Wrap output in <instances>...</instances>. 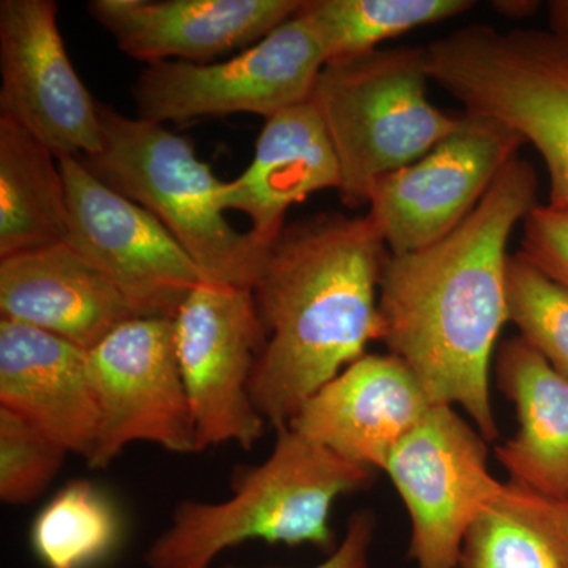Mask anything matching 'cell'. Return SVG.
I'll return each mask as SVG.
<instances>
[{
	"mask_svg": "<svg viewBox=\"0 0 568 568\" xmlns=\"http://www.w3.org/2000/svg\"><path fill=\"white\" fill-rule=\"evenodd\" d=\"M537 192L536 168L515 156L457 230L417 252L390 254L381 280V342L435 405L462 406L487 440L499 435L489 364L508 321L507 245L537 207Z\"/></svg>",
	"mask_w": 568,
	"mask_h": 568,
	"instance_id": "1",
	"label": "cell"
},
{
	"mask_svg": "<svg viewBox=\"0 0 568 568\" xmlns=\"http://www.w3.org/2000/svg\"><path fill=\"white\" fill-rule=\"evenodd\" d=\"M390 256L368 215L325 212L283 227L253 286L267 345L250 395L276 432L306 399L381 342L379 286Z\"/></svg>",
	"mask_w": 568,
	"mask_h": 568,
	"instance_id": "2",
	"label": "cell"
},
{
	"mask_svg": "<svg viewBox=\"0 0 568 568\" xmlns=\"http://www.w3.org/2000/svg\"><path fill=\"white\" fill-rule=\"evenodd\" d=\"M274 450L235 478L222 503L182 500L170 528L145 552L149 568H211L227 548L248 540L331 548L332 506L372 485L375 469L357 465L315 440L278 429Z\"/></svg>",
	"mask_w": 568,
	"mask_h": 568,
	"instance_id": "3",
	"label": "cell"
},
{
	"mask_svg": "<svg viewBox=\"0 0 568 568\" xmlns=\"http://www.w3.org/2000/svg\"><path fill=\"white\" fill-rule=\"evenodd\" d=\"M102 149L81 162L100 182L159 219L189 253L203 282L253 290L272 242L239 233L224 219V182L185 138L162 123L99 104Z\"/></svg>",
	"mask_w": 568,
	"mask_h": 568,
	"instance_id": "4",
	"label": "cell"
},
{
	"mask_svg": "<svg viewBox=\"0 0 568 568\" xmlns=\"http://www.w3.org/2000/svg\"><path fill=\"white\" fill-rule=\"evenodd\" d=\"M429 81L424 47L325 63L310 100L338 156L346 207L368 205L381 179L417 162L457 130L462 115L429 102Z\"/></svg>",
	"mask_w": 568,
	"mask_h": 568,
	"instance_id": "5",
	"label": "cell"
},
{
	"mask_svg": "<svg viewBox=\"0 0 568 568\" xmlns=\"http://www.w3.org/2000/svg\"><path fill=\"white\" fill-rule=\"evenodd\" d=\"M432 81L467 114L503 123L540 153L548 204H568V39L467 26L425 47Z\"/></svg>",
	"mask_w": 568,
	"mask_h": 568,
	"instance_id": "6",
	"label": "cell"
},
{
	"mask_svg": "<svg viewBox=\"0 0 568 568\" xmlns=\"http://www.w3.org/2000/svg\"><path fill=\"white\" fill-rule=\"evenodd\" d=\"M325 65L323 48L302 14L222 62L145 65L133 85L138 118L185 123L257 114L265 119L312 99Z\"/></svg>",
	"mask_w": 568,
	"mask_h": 568,
	"instance_id": "7",
	"label": "cell"
},
{
	"mask_svg": "<svg viewBox=\"0 0 568 568\" xmlns=\"http://www.w3.org/2000/svg\"><path fill=\"white\" fill-rule=\"evenodd\" d=\"M173 323L197 452L230 443L248 450L265 428L250 395L267 345L253 290L201 280Z\"/></svg>",
	"mask_w": 568,
	"mask_h": 568,
	"instance_id": "8",
	"label": "cell"
},
{
	"mask_svg": "<svg viewBox=\"0 0 568 568\" xmlns=\"http://www.w3.org/2000/svg\"><path fill=\"white\" fill-rule=\"evenodd\" d=\"M484 439L454 407L435 405L392 452L384 473L409 514L417 568H458L470 526L503 491Z\"/></svg>",
	"mask_w": 568,
	"mask_h": 568,
	"instance_id": "9",
	"label": "cell"
},
{
	"mask_svg": "<svg viewBox=\"0 0 568 568\" xmlns=\"http://www.w3.org/2000/svg\"><path fill=\"white\" fill-rule=\"evenodd\" d=\"M100 410L91 469H103L133 443L196 454L189 396L175 353L174 323L133 317L89 351Z\"/></svg>",
	"mask_w": 568,
	"mask_h": 568,
	"instance_id": "10",
	"label": "cell"
},
{
	"mask_svg": "<svg viewBox=\"0 0 568 568\" xmlns=\"http://www.w3.org/2000/svg\"><path fill=\"white\" fill-rule=\"evenodd\" d=\"M58 160L69 203L67 242L136 316L174 320L203 280L192 257L156 216L100 182L80 156Z\"/></svg>",
	"mask_w": 568,
	"mask_h": 568,
	"instance_id": "11",
	"label": "cell"
},
{
	"mask_svg": "<svg viewBox=\"0 0 568 568\" xmlns=\"http://www.w3.org/2000/svg\"><path fill=\"white\" fill-rule=\"evenodd\" d=\"M525 144L503 123L465 112L446 140L376 183L366 215L390 254L436 244L465 222Z\"/></svg>",
	"mask_w": 568,
	"mask_h": 568,
	"instance_id": "12",
	"label": "cell"
},
{
	"mask_svg": "<svg viewBox=\"0 0 568 568\" xmlns=\"http://www.w3.org/2000/svg\"><path fill=\"white\" fill-rule=\"evenodd\" d=\"M54 0L0 2V118L17 122L58 159L102 149L99 104L63 43Z\"/></svg>",
	"mask_w": 568,
	"mask_h": 568,
	"instance_id": "13",
	"label": "cell"
},
{
	"mask_svg": "<svg viewBox=\"0 0 568 568\" xmlns=\"http://www.w3.org/2000/svg\"><path fill=\"white\" fill-rule=\"evenodd\" d=\"M433 406L402 358L365 354L306 399L290 428L339 457L384 470Z\"/></svg>",
	"mask_w": 568,
	"mask_h": 568,
	"instance_id": "14",
	"label": "cell"
},
{
	"mask_svg": "<svg viewBox=\"0 0 568 568\" xmlns=\"http://www.w3.org/2000/svg\"><path fill=\"white\" fill-rule=\"evenodd\" d=\"M304 0H91L89 13L134 61L212 63L246 50Z\"/></svg>",
	"mask_w": 568,
	"mask_h": 568,
	"instance_id": "15",
	"label": "cell"
},
{
	"mask_svg": "<svg viewBox=\"0 0 568 568\" xmlns=\"http://www.w3.org/2000/svg\"><path fill=\"white\" fill-rule=\"evenodd\" d=\"M0 407L88 462L100 428L89 351L0 317Z\"/></svg>",
	"mask_w": 568,
	"mask_h": 568,
	"instance_id": "16",
	"label": "cell"
},
{
	"mask_svg": "<svg viewBox=\"0 0 568 568\" xmlns=\"http://www.w3.org/2000/svg\"><path fill=\"white\" fill-rule=\"evenodd\" d=\"M0 316L61 336L84 351L140 317L69 242L0 260Z\"/></svg>",
	"mask_w": 568,
	"mask_h": 568,
	"instance_id": "17",
	"label": "cell"
},
{
	"mask_svg": "<svg viewBox=\"0 0 568 568\" xmlns=\"http://www.w3.org/2000/svg\"><path fill=\"white\" fill-rule=\"evenodd\" d=\"M342 186L334 144L312 100L265 119L253 162L220 194L223 212L245 213L250 233L272 242L286 226L291 205L310 194Z\"/></svg>",
	"mask_w": 568,
	"mask_h": 568,
	"instance_id": "18",
	"label": "cell"
},
{
	"mask_svg": "<svg viewBox=\"0 0 568 568\" xmlns=\"http://www.w3.org/2000/svg\"><path fill=\"white\" fill-rule=\"evenodd\" d=\"M496 379L517 409V435L496 448L510 480L568 503V379L521 338H508Z\"/></svg>",
	"mask_w": 568,
	"mask_h": 568,
	"instance_id": "19",
	"label": "cell"
},
{
	"mask_svg": "<svg viewBox=\"0 0 568 568\" xmlns=\"http://www.w3.org/2000/svg\"><path fill=\"white\" fill-rule=\"evenodd\" d=\"M69 237L58 156L17 122L0 118V260Z\"/></svg>",
	"mask_w": 568,
	"mask_h": 568,
	"instance_id": "20",
	"label": "cell"
},
{
	"mask_svg": "<svg viewBox=\"0 0 568 568\" xmlns=\"http://www.w3.org/2000/svg\"><path fill=\"white\" fill-rule=\"evenodd\" d=\"M459 568H568V503L507 481L470 526Z\"/></svg>",
	"mask_w": 568,
	"mask_h": 568,
	"instance_id": "21",
	"label": "cell"
},
{
	"mask_svg": "<svg viewBox=\"0 0 568 568\" xmlns=\"http://www.w3.org/2000/svg\"><path fill=\"white\" fill-rule=\"evenodd\" d=\"M474 6L473 0H304L298 14L312 26L328 63L376 51L383 41Z\"/></svg>",
	"mask_w": 568,
	"mask_h": 568,
	"instance_id": "22",
	"label": "cell"
},
{
	"mask_svg": "<svg viewBox=\"0 0 568 568\" xmlns=\"http://www.w3.org/2000/svg\"><path fill=\"white\" fill-rule=\"evenodd\" d=\"M121 518L110 497L73 480L47 504L31 528V547L47 568H92L118 547Z\"/></svg>",
	"mask_w": 568,
	"mask_h": 568,
	"instance_id": "23",
	"label": "cell"
},
{
	"mask_svg": "<svg viewBox=\"0 0 568 568\" xmlns=\"http://www.w3.org/2000/svg\"><path fill=\"white\" fill-rule=\"evenodd\" d=\"M506 290L519 338L568 379V287L518 252L507 260Z\"/></svg>",
	"mask_w": 568,
	"mask_h": 568,
	"instance_id": "24",
	"label": "cell"
},
{
	"mask_svg": "<svg viewBox=\"0 0 568 568\" xmlns=\"http://www.w3.org/2000/svg\"><path fill=\"white\" fill-rule=\"evenodd\" d=\"M69 450L41 429L0 407V499L32 503L58 476Z\"/></svg>",
	"mask_w": 568,
	"mask_h": 568,
	"instance_id": "25",
	"label": "cell"
},
{
	"mask_svg": "<svg viewBox=\"0 0 568 568\" xmlns=\"http://www.w3.org/2000/svg\"><path fill=\"white\" fill-rule=\"evenodd\" d=\"M519 253L568 287V204H538L523 222Z\"/></svg>",
	"mask_w": 568,
	"mask_h": 568,
	"instance_id": "26",
	"label": "cell"
},
{
	"mask_svg": "<svg viewBox=\"0 0 568 568\" xmlns=\"http://www.w3.org/2000/svg\"><path fill=\"white\" fill-rule=\"evenodd\" d=\"M375 529L376 519L372 511H355L347 523L345 537L338 547L324 562L313 568H369V548Z\"/></svg>",
	"mask_w": 568,
	"mask_h": 568,
	"instance_id": "27",
	"label": "cell"
},
{
	"mask_svg": "<svg viewBox=\"0 0 568 568\" xmlns=\"http://www.w3.org/2000/svg\"><path fill=\"white\" fill-rule=\"evenodd\" d=\"M491 6L497 13L511 18V20L532 17L540 9V3L534 2V0H497V2H491Z\"/></svg>",
	"mask_w": 568,
	"mask_h": 568,
	"instance_id": "28",
	"label": "cell"
},
{
	"mask_svg": "<svg viewBox=\"0 0 568 568\" xmlns=\"http://www.w3.org/2000/svg\"><path fill=\"white\" fill-rule=\"evenodd\" d=\"M549 31L568 39V0L548 2Z\"/></svg>",
	"mask_w": 568,
	"mask_h": 568,
	"instance_id": "29",
	"label": "cell"
}]
</instances>
